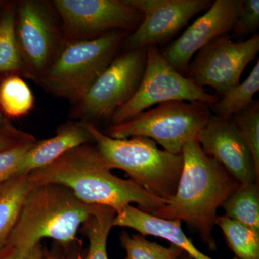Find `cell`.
Returning <instances> with one entry per match:
<instances>
[{
    "instance_id": "cell-1",
    "label": "cell",
    "mask_w": 259,
    "mask_h": 259,
    "mask_svg": "<svg viewBox=\"0 0 259 259\" xmlns=\"http://www.w3.org/2000/svg\"><path fill=\"white\" fill-rule=\"evenodd\" d=\"M28 177L33 185L59 184L69 188L83 203L109 206L117 213L136 203L138 208L151 214L167 202L131 179L113 175L94 143L73 148Z\"/></svg>"
},
{
    "instance_id": "cell-2",
    "label": "cell",
    "mask_w": 259,
    "mask_h": 259,
    "mask_svg": "<svg viewBox=\"0 0 259 259\" xmlns=\"http://www.w3.org/2000/svg\"><path fill=\"white\" fill-rule=\"evenodd\" d=\"M182 155L183 168L175 195L151 214L184 221L196 230L209 250L216 251L212 231L218 209L241 183L219 162L207 156L197 140L187 143Z\"/></svg>"
},
{
    "instance_id": "cell-3",
    "label": "cell",
    "mask_w": 259,
    "mask_h": 259,
    "mask_svg": "<svg viewBox=\"0 0 259 259\" xmlns=\"http://www.w3.org/2000/svg\"><path fill=\"white\" fill-rule=\"evenodd\" d=\"M90 210V204L80 201L65 186L33 185L24 200L8 244L24 257L44 238L73 241Z\"/></svg>"
},
{
    "instance_id": "cell-4",
    "label": "cell",
    "mask_w": 259,
    "mask_h": 259,
    "mask_svg": "<svg viewBox=\"0 0 259 259\" xmlns=\"http://www.w3.org/2000/svg\"><path fill=\"white\" fill-rule=\"evenodd\" d=\"M81 122L110 169L125 171L131 180L158 198L167 201L175 195L183 168L182 154L159 149L148 138L113 139L94 124Z\"/></svg>"
},
{
    "instance_id": "cell-5",
    "label": "cell",
    "mask_w": 259,
    "mask_h": 259,
    "mask_svg": "<svg viewBox=\"0 0 259 259\" xmlns=\"http://www.w3.org/2000/svg\"><path fill=\"white\" fill-rule=\"evenodd\" d=\"M131 33L117 30L93 40L64 42L37 84L74 105L115 59Z\"/></svg>"
},
{
    "instance_id": "cell-6",
    "label": "cell",
    "mask_w": 259,
    "mask_h": 259,
    "mask_svg": "<svg viewBox=\"0 0 259 259\" xmlns=\"http://www.w3.org/2000/svg\"><path fill=\"white\" fill-rule=\"evenodd\" d=\"M210 105L200 102L171 101L141 112L123 123L110 125L104 134L113 139L142 136L165 151L182 154L187 143L196 141L212 117Z\"/></svg>"
},
{
    "instance_id": "cell-7",
    "label": "cell",
    "mask_w": 259,
    "mask_h": 259,
    "mask_svg": "<svg viewBox=\"0 0 259 259\" xmlns=\"http://www.w3.org/2000/svg\"><path fill=\"white\" fill-rule=\"evenodd\" d=\"M146 68L134 96L114 112L108 122L118 125L153 105L171 101L200 102L212 105L219 100L174 69L156 46L146 49Z\"/></svg>"
},
{
    "instance_id": "cell-8",
    "label": "cell",
    "mask_w": 259,
    "mask_h": 259,
    "mask_svg": "<svg viewBox=\"0 0 259 259\" xmlns=\"http://www.w3.org/2000/svg\"><path fill=\"white\" fill-rule=\"evenodd\" d=\"M146 64V49L127 50L115 56L84 96L72 105L71 118L94 125L109 121L137 91Z\"/></svg>"
},
{
    "instance_id": "cell-9",
    "label": "cell",
    "mask_w": 259,
    "mask_h": 259,
    "mask_svg": "<svg viewBox=\"0 0 259 259\" xmlns=\"http://www.w3.org/2000/svg\"><path fill=\"white\" fill-rule=\"evenodd\" d=\"M15 34L25 78L37 83L64 44L52 3L20 2L16 6Z\"/></svg>"
},
{
    "instance_id": "cell-10",
    "label": "cell",
    "mask_w": 259,
    "mask_h": 259,
    "mask_svg": "<svg viewBox=\"0 0 259 259\" xmlns=\"http://www.w3.org/2000/svg\"><path fill=\"white\" fill-rule=\"evenodd\" d=\"M52 5L64 42L93 40L117 30L133 32L143 20L126 0H55Z\"/></svg>"
},
{
    "instance_id": "cell-11",
    "label": "cell",
    "mask_w": 259,
    "mask_h": 259,
    "mask_svg": "<svg viewBox=\"0 0 259 259\" xmlns=\"http://www.w3.org/2000/svg\"><path fill=\"white\" fill-rule=\"evenodd\" d=\"M258 51V35L238 42L224 35L197 52L189 65L187 77L200 88L210 87L223 95L240 83L243 71Z\"/></svg>"
},
{
    "instance_id": "cell-12",
    "label": "cell",
    "mask_w": 259,
    "mask_h": 259,
    "mask_svg": "<svg viewBox=\"0 0 259 259\" xmlns=\"http://www.w3.org/2000/svg\"><path fill=\"white\" fill-rule=\"evenodd\" d=\"M143 15L135 31L126 37L128 50L146 49L170 41L196 15L206 11L210 0H126Z\"/></svg>"
},
{
    "instance_id": "cell-13",
    "label": "cell",
    "mask_w": 259,
    "mask_h": 259,
    "mask_svg": "<svg viewBox=\"0 0 259 259\" xmlns=\"http://www.w3.org/2000/svg\"><path fill=\"white\" fill-rule=\"evenodd\" d=\"M243 0H216L175 41L161 51L172 67L185 75L196 53L233 31Z\"/></svg>"
},
{
    "instance_id": "cell-14",
    "label": "cell",
    "mask_w": 259,
    "mask_h": 259,
    "mask_svg": "<svg viewBox=\"0 0 259 259\" xmlns=\"http://www.w3.org/2000/svg\"><path fill=\"white\" fill-rule=\"evenodd\" d=\"M197 141L207 156L219 162L240 183H258L251 153L231 119L212 115Z\"/></svg>"
},
{
    "instance_id": "cell-15",
    "label": "cell",
    "mask_w": 259,
    "mask_h": 259,
    "mask_svg": "<svg viewBox=\"0 0 259 259\" xmlns=\"http://www.w3.org/2000/svg\"><path fill=\"white\" fill-rule=\"evenodd\" d=\"M93 143V137L82 122L69 121L59 126L52 137L33 144L23 156L16 175H28L51 164L73 148Z\"/></svg>"
},
{
    "instance_id": "cell-16",
    "label": "cell",
    "mask_w": 259,
    "mask_h": 259,
    "mask_svg": "<svg viewBox=\"0 0 259 259\" xmlns=\"http://www.w3.org/2000/svg\"><path fill=\"white\" fill-rule=\"evenodd\" d=\"M182 222L178 220L168 221L149 214L134 206H126L114 220V227L130 228L143 236L163 238L177 245L194 259H213L204 254L194 245L182 231ZM233 259H238L235 257Z\"/></svg>"
},
{
    "instance_id": "cell-17",
    "label": "cell",
    "mask_w": 259,
    "mask_h": 259,
    "mask_svg": "<svg viewBox=\"0 0 259 259\" xmlns=\"http://www.w3.org/2000/svg\"><path fill=\"white\" fill-rule=\"evenodd\" d=\"M32 186L28 175H15L0 183V249L8 244Z\"/></svg>"
},
{
    "instance_id": "cell-18",
    "label": "cell",
    "mask_w": 259,
    "mask_h": 259,
    "mask_svg": "<svg viewBox=\"0 0 259 259\" xmlns=\"http://www.w3.org/2000/svg\"><path fill=\"white\" fill-rule=\"evenodd\" d=\"M116 215L117 212L109 206L92 204L88 219L79 228L89 241L84 259H109L107 238Z\"/></svg>"
},
{
    "instance_id": "cell-19",
    "label": "cell",
    "mask_w": 259,
    "mask_h": 259,
    "mask_svg": "<svg viewBox=\"0 0 259 259\" xmlns=\"http://www.w3.org/2000/svg\"><path fill=\"white\" fill-rule=\"evenodd\" d=\"M259 183L241 184L222 204L225 215L259 233Z\"/></svg>"
},
{
    "instance_id": "cell-20",
    "label": "cell",
    "mask_w": 259,
    "mask_h": 259,
    "mask_svg": "<svg viewBox=\"0 0 259 259\" xmlns=\"http://www.w3.org/2000/svg\"><path fill=\"white\" fill-rule=\"evenodd\" d=\"M16 6L6 7L0 19V74L18 75L25 78V69L15 34Z\"/></svg>"
},
{
    "instance_id": "cell-21",
    "label": "cell",
    "mask_w": 259,
    "mask_h": 259,
    "mask_svg": "<svg viewBox=\"0 0 259 259\" xmlns=\"http://www.w3.org/2000/svg\"><path fill=\"white\" fill-rule=\"evenodd\" d=\"M259 90V61H257L248 77L242 83L223 94L221 100L210 105L211 112L219 118L231 119L249 106Z\"/></svg>"
},
{
    "instance_id": "cell-22",
    "label": "cell",
    "mask_w": 259,
    "mask_h": 259,
    "mask_svg": "<svg viewBox=\"0 0 259 259\" xmlns=\"http://www.w3.org/2000/svg\"><path fill=\"white\" fill-rule=\"evenodd\" d=\"M34 102L31 89L22 76L8 75L0 83V109L5 117L17 119L28 115Z\"/></svg>"
},
{
    "instance_id": "cell-23",
    "label": "cell",
    "mask_w": 259,
    "mask_h": 259,
    "mask_svg": "<svg viewBox=\"0 0 259 259\" xmlns=\"http://www.w3.org/2000/svg\"><path fill=\"white\" fill-rule=\"evenodd\" d=\"M215 225L221 228L236 258L259 259V233L226 215L218 216Z\"/></svg>"
},
{
    "instance_id": "cell-24",
    "label": "cell",
    "mask_w": 259,
    "mask_h": 259,
    "mask_svg": "<svg viewBox=\"0 0 259 259\" xmlns=\"http://www.w3.org/2000/svg\"><path fill=\"white\" fill-rule=\"evenodd\" d=\"M120 242L126 251L125 259H176L183 252L177 245L165 247L140 233L131 235L125 231L121 232Z\"/></svg>"
},
{
    "instance_id": "cell-25",
    "label": "cell",
    "mask_w": 259,
    "mask_h": 259,
    "mask_svg": "<svg viewBox=\"0 0 259 259\" xmlns=\"http://www.w3.org/2000/svg\"><path fill=\"white\" fill-rule=\"evenodd\" d=\"M231 120L249 148L255 171L259 176V102L253 101L249 106L233 115Z\"/></svg>"
},
{
    "instance_id": "cell-26",
    "label": "cell",
    "mask_w": 259,
    "mask_h": 259,
    "mask_svg": "<svg viewBox=\"0 0 259 259\" xmlns=\"http://www.w3.org/2000/svg\"><path fill=\"white\" fill-rule=\"evenodd\" d=\"M258 27V0H243L232 37L241 40L256 31Z\"/></svg>"
},
{
    "instance_id": "cell-27",
    "label": "cell",
    "mask_w": 259,
    "mask_h": 259,
    "mask_svg": "<svg viewBox=\"0 0 259 259\" xmlns=\"http://www.w3.org/2000/svg\"><path fill=\"white\" fill-rule=\"evenodd\" d=\"M36 141L0 153V183L16 175L23 156Z\"/></svg>"
},
{
    "instance_id": "cell-28",
    "label": "cell",
    "mask_w": 259,
    "mask_h": 259,
    "mask_svg": "<svg viewBox=\"0 0 259 259\" xmlns=\"http://www.w3.org/2000/svg\"><path fill=\"white\" fill-rule=\"evenodd\" d=\"M83 241L80 238L69 242L54 241L49 249L45 248L44 259H84Z\"/></svg>"
},
{
    "instance_id": "cell-29",
    "label": "cell",
    "mask_w": 259,
    "mask_h": 259,
    "mask_svg": "<svg viewBox=\"0 0 259 259\" xmlns=\"http://www.w3.org/2000/svg\"><path fill=\"white\" fill-rule=\"evenodd\" d=\"M36 141L32 134L17 128L11 123L0 125V153Z\"/></svg>"
},
{
    "instance_id": "cell-30",
    "label": "cell",
    "mask_w": 259,
    "mask_h": 259,
    "mask_svg": "<svg viewBox=\"0 0 259 259\" xmlns=\"http://www.w3.org/2000/svg\"><path fill=\"white\" fill-rule=\"evenodd\" d=\"M22 255L11 245L7 244L0 249V259H23Z\"/></svg>"
},
{
    "instance_id": "cell-31",
    "label": "cell",
    "mask_w": 259,
    "mask_h": 259,
    "mask_svg": "<svg viewBox=\"0 0 259 259\" xmlns=\"http://www.w3.org/2000/svg\"><path fill=\"white\" fill-rule=\"evenodd\" d=\"M44 250L45 247L42 246L41 243H37L23 257V259H44Z\"/></svg>"
},
{
    "instance_id": "cell-32",
    "label": "cell",
    "mask_w": 259,
    "mask_h": 259,
    "mask_svg": "<svg viewBox=\"0 0 259 259\" xmlns=\"http://www.w3.org/2000/svg\"><path fill=\"white\" fill-rule=\"evenodd\" d=\"M10 123L9 121H8L7 117H5L4 115H3V112L0 110V125H8V124Z\"/></svg>"
},
{
    "instance_id": "cell-33",
    "label": "cell",
    "mask_w": 259,
    "mask_h": 259,
    "mask_svg": "<svg viewBox=\"0 0 259 259\" xmlns=\"http://www.w3.org/2000/svg\"><path fill=\"white\" fill-rule=\"evenodd\" d=\"M176 259H194L192 257H191L190 255L187 254L185 251L182 252V253Z\"/></svg>"
}]
</instances>
